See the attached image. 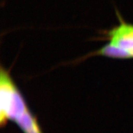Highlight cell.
Listing matches in <instances>:
<instances>
[{"mask_svg":"<svg viewBox=\"0 0 133 133\" xmlns=\"http://www.w3.org/2000/svg\"><path fill=\"white\" fill-rule=\"evenodd\" d=\"M119 24L107 32L109 42L95 55L119 59H133V24L128 23L117 12Z\"/></svg>","mask_w":133,"mask_h":133,"instance_id":"cell-2","label":"cell"},{"mask_svg":"<svg viewBox=\"0 0 133 133\" xmlns=\"http://www.w3.org/2000/svg\"><path fill=\"white\" fill-rule=\"evenodd\" d=\"M15 123L24 133H42L36 116L29 109L17 119Z\"/></svg>","mask_w":133,"mask_h":133,"instance_id":"cell-3","label":"cell"},{"mask_svg":"<svg viewBox=\"0 0 133 133\" xmlns=\"http://www.w3.org/2000/svg\"><path fill=\"white\" fill-rule=\"evenodd\" d=\"M0 102L1 125H5L8 120L15 122L29 109L10 73L2 66L0 72Z\"/></svg>","mask_w":133,"mask_h":133,"instance_id":"cell-1","label":"cell"}]
</instances>
